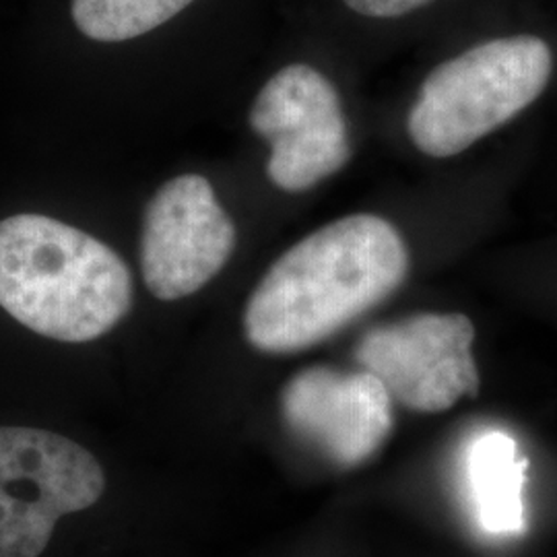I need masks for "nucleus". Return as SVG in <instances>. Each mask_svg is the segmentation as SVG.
Returning <instances> with one entry per match:
<instances>
[{
	"instance_id": "nucleus-1",
	"label": "nucleus",
	"mask_w": 557,
	"mask_h": 557,
	"mask_svg": "<svg viewBox=\"0 0 557 557\" xmlns=\"http://www.w3.org/2000/svg\"><path fill=\"white\" fill-rule=\"evenodd\" d=\"M409 252L376 215L333 221L289 248L246 304L244 333L262 354H296L337 335L397 292Z\"/></svg>"
},
{
	"instance_id": "nucleus-2",
	"label": "nucleus",
	"mask_w": 557,
	"mask_h": 557,
	"mask_svg": "<svg viewBox=\"0 0 557 557\" xmlns=\"http://www.w3.org/2000/svg\"><path fill=\"white\" fill-rule=\"evenodd\" d=\"M133 304L119 255L77 227L23 213L0 221V308L41 337L87 343Z\"/></svg>"
},
{
	"instance_id": "nucleus-3",
	"label": "nucleus",
	"mask_w": 557,
	"mask_h": 557,
	"mask_svg": "<svg viewBox=\"0 0 557 557\" xmlns=\"http://www.w3.org/2000/svg\"><path fill=\"white\" fill-rule=\"evenodd\" d=\"M554 54L535 36L485 41L436 66L419 89L409 135L430 158H453L543 94Z\"/></svg>"
},
{
	"instance_id": "nucleus-4",
	"label": "nucleus",
	"mask_w": 557,
	"mask_h": 557,
	"mask_svg": "<svg viewBox=\"0 0 557 557\" xmlns=\"http://www.w3.org/2000/svg\"><path fill=\"white\" fill-rule=\"evenodd\" d=\"M100 462L81 444L25 425H0V557H38L66 515L103 496Z\"/></svg>"
},
{
	"instance_id": "nucleus-5",
	"label": "nucleus",
	"mask_w": 557,
	"mask_h": 557,
	"mask_svg": "<svg viewBox=\"0 0 557 557\" xmlns=\"http://www.w3.org/2000/svg\"><path fill=\"white\" fill-rule=\"evenodd\" d=\"M473 341L475 326L465 314L425 312L368 331L356 347V361L398 405L442 413L462 397H478Z\"/></svg>"
},
{
	"instance_id": "nucleus-6",
	"label": "nucleus",
	"mask_w": 557,
	"mask_h": 557,
	"mask_svg": "<svg viewBox=\"0 0 557 557\" xmlns=\"http://www.w3.org/2000/svg\"><path fill=\"white\" fill-rule=\"evenodd\" d=\"M250 124L271 145L267 172L281 190H308L351 158L337 89L308 64H289L267 81Z\"/></svg>"
},
{
	"instance_id": "nucleus-7",
	"label": "nucleus",
	"mask_w": 557,
	"mask_h": 557,
	"mask_svg": "<svg viewBox=\"0 0 557 557\" xmlns=\"http://www.w3.org/2000/svg\"><path fill=\"white\" fill-rule=\"evenodd\" d=\"M236 248V225L221 209L209 180L184 174L149 200L140 269L147 289L163 301L197 294L220 273Z\"/></svg>"
},
{
	"instance_id": "nucleus-8",
	"label": "nucleus",
	"mask_w": 557,
	"mask_h": 557,
	"mask_svg": "<svg viewBox=\"0 0 557 557\" xmlns=\"http://www.w3.org/2000/svg\"><path fill=\"white\" fill-rule=\"evenodd\" d=\"M287 428L341 469L374 457L393 432V398L374 374L301 370L281 393Z\"/></svg>"
},
{
	"instance_id": "nucleus-9",
	"label": "nucleus",
	"mask_w": 557,
	"mask_h": 557,
	"mask_svg": "<svg viewBox=\"0 0 557 557\" xmlns=\"http://www.w3.org/2000/svg\"><path fill=\"white\" fill-rule=\"evenodd\" d=\"M529 460L506 432H485L467 453V483L479 529L494 537H517L527 529L524 481Z\"/></svg>"
},
{
	"instance_id": "nucleus-10",
	"label": "nucleus",
	"mask_w": 557,
	"mask_h": 557,
	"mask_svg": "<svg viewBox=\"0 0 557 557\" xmlns=\"http://www.w3.org/2000/svg\"><path fill=\"white\" fill-rule=\"evenodd\" d=\"M193 0H73L83 36L96 41L135 40L176 17Z\"/></svg>"
},
{
	"instance_id": "nucleus-11",
	"label": "nucleus",
	"mask_w": 557,
	"mask_h": 557,
	"mask_svg": "<svg viewBox=\"0 0 557 557\" xmlns=\"http://www.w3.org/2000/svg\"><path fill=\"white\" fill-rule=\"evenodd\" d=\"M430 0H345V4L363 17H376V20H391L400 17L419 7L428 4Z\"/></svg>"
}]
</instances>
